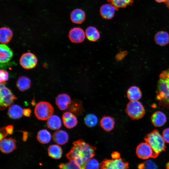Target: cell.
Masks as SVG:
<instances>
[{
  "mask_svg": "<svg viewBox=\"0 0 169 169\" xmlns=\"http://www.w3.org/2000/svg\"><path fill=\"white\" fill-rule=\"evenodd\" d=\"M162 136L165 141L169 143V128H166L163 131Z\"/></svg>",
  "mask_w": 169,
  "mask_h": 169,
  "instance_id": "obj_36",
  "label": "cell"
},
{
  "mask_svg": "<svg viewBox=\"0 0 169 169\" xmlns=\"http://www.w3.org/2000/svg\"><path fill=\"white\" fill-rule=\"evenodd\" d=\"M71 103L70 96L66 94L59 95L55 99V103L59 109L61 110L66 109Z\"/></svg>",
  "mask_w": 169,
  "mask_h": 169,
  "instance_id": "obj_14",
  "label": "cell"
},
{
  "mask_svg": "<svg viewBox=\"0 0 169 169\" xmlns=\"http://www.w3.org/2000/svg\"><path fill=\"white\" fill-rule=\"evenodd\" d=\"M84 122L87 126L92 127L97 125L98 123V119L95 115L90 114L85 116L84 118Z\"/></svg>",
  "mask_w": 169,
  "mask_h": 169,
  "instance_id": "obj_31",
  "label": "cell"
},
{
  "mask_svg": "<svg viewBox=\"0 0 169 169\" xmlns=\"http://www.w3.org/2000/svg\"><path fill=\"white\" fill-rule=\"evenodd\" d=\"M13 35L12 31L9 28L3 27L0 29V42L1 44H6L9 43Z\"/></svg>",
  "mask_w": 169,
  "mask_h": 169,
  "instance_id": "obj_21",
  "label": "cell"
},
{
  "mask_svg": "<svg viewBox=\"0 0 169 169\" xmlns=\"http://www.w3.org/2000/svg\"><path fill=\"white\" fill-rule=\"evenodd\" d=\"M38 59L36 56L31 52L23 53L21 56L19 63L24 69H30L34 68L37 65Z\"/></svg>",
  "mask_w": 169,
  "mask_h": 169,
  "instance_id": "obj_8",
  "label": "cell"
},
{
  "mask_svg": "<svg viewBox=\"0 0 169 169\" xmlns=\"http://www.w3.org/2000/svg\"><path fill=\"white\" fill-rule=\"evenodd\" d=\"M156 99L160 107L169 109V68L159 75L156 87Z\"/></svg>",
  "mask_w": 169,
  "mask_h": 169,
  "instance_id": "obj_2",
  "label": "cell"
},
{
  "mask_svg": "<svg viewBox=\"0 0 169 169\" xmlns=\"http://www.w3.org/2000/svg\"><path fill=\"white\" fill-rule=\"evenodd\" d=\"M156 2L159 3L165 2L166 0H155Z\"/></svg>",
  "mask_w": 169,
  "mask_h": 169,
  "instance_id": "obj_44",
  "label": "cell"
},
{
  "mask_svg": "<svg viewBox=\"0 0 169 169\" xmlns=\"http://www.w3.org/2000/svg\"><path fill=\"white\" fill-rule=\"evenodd\" d=\"M51 136L50 133L46 129L39 131L37 135V139L39 142L43 144L49 143L51 141Z\"/></svg>",
  "mask_w": 169,
  "mask_h": 169,
  "instance_id": "obj_28",
  "label": "cell"
},
{
  "mask_svg": "<svg viewBox=\"0 0 169 169\" xmlns=\"http://www.w3.org/2000/svg\"><path fill=\"white\" fill-rule=\"evenodd\" d=\"M125 112L133 120L141 119L145 114V110L143 106L138 101L129 102L126 105Z\"/></svg>",
  "mask_w": 169,
  "mask_h": 169,
  "instance_id": "obj_5",
  "label": "cell"
},
{
  "mask_svg": "<svg viewBox=\"0 0 169 169\" xmlns=\"http://www.w3.org/2000/svg\"></svg>",
  "mask_w": 169,
  "mask_h": 169,
  "instance_id": "obj_45",
  "label": "cell"
},
{
  "mask_svg": "<svg viewBox=\"0 0 169 169\" xmlns=\"http://www.w3.org/2000/svg\"><path fill=\"white\" fill-rule=\"evenodd\" d=\"M152 123L155 127H160L166 122V117L162 112L157 111L154 112L151 117Z\"/></svg>",
  "mask_w": 169,
  "mask_h": 169,
  "instance_id": "obj_16",
  "label": "cell"
},
{
  "mask_svg": "<svg viewBox=\"0 0 169 169\" xmlns=\"http://www.w3.org/2000/svg\"><path fill=\"white\" fill-rule=\"evenodd\" d=\"M137 156L140 158L147 159L151 157L155 158L153 151L151 146L146 142L140 143L136 150Z\"/></svg>",
  "mask_w": 169,
  "mask_h": 169,
  "instance_id": "obj_9",
  "label": "cell"
},
{
  "mask_svg": "<svg viewBox=\"0 0 169 169\" xmlns=\"http://www.w3.org/2000/svg\"><path fill=\"white\" fill-rule=\"evenodd\" d=\"M154 39L157 45L165 46L169 43V34L165 31H159L155 34Z\"/></svg>",
  "mask_w": 169,
  "mask_h": 169,
  "instance_id": "obj_20",
  "label": "cell"
},
{
  "mask_svg": "<svg viewBox=\"0 0 169 169\" xmlns=\"http://www.w3.org/2000/svg\"><path fill=\"white\" fill-rule=\"evenodd\" d=\"M54 112L52 105L49 102L41 101L37 103L35 106L34 113L36 117L43 120H48Z\"/></svg>",
  "mask_w": 169,
  "mask_h": 169,
  "instance_id": "obj_4",
  "label": "cell"
},
{
  "mask_svg": "<svg viewBox=\"0 0 169 169\" xmlns=\"http://www.w3.org/2000/svg\"><path fill=\"white\" fill-rule=\"evenodd\" d=\"M140 169H157L155 164L151 160L146 161L139 166Z\"/></svg>",
  "mask_w": 169,
  "mask_h": 169,
  "instance_id": "obj_34",
  "label": "cell"
},
{
  "mask_svg": "<svg viewBox=\"0 0 169 169\" xmlns=\"http://www.w3.org/2000/svg\"><path fill=\"white\" fill-rule=\"evenodd\" d=\"M86 17L84 12L80 8H76L73 10L70 14V19L73 23L80 24L83 23Z\"/></svg>",
  "mask_w": 169,
  "mask_h": 169,
  "instance_id": "obj_17",
  "label": "cell"
},
{
  "mask_svg": "<svg viewBox=\"0 0 169 169\" xmlns=\"http://www.w3.org/2000/svg\"><path fill=\"white\" fill-rule=\"evenodd\" d=\"M59 169H82L74 161L70 160L66 163H62L59 165Z\"/></svg>",
  "mask_w": 169,
  "mask_h": 169,
  "instance_id": "obj_32",
  "label": "cell"
},
{
  "mask_svg": "<svg viewBox=\"0 0 169 169\" xmlns=\"http://www.w3.org/2000/svg\"><path fill=\"white\" fill-rule=\"evenodd\" d=\"M6 130L8 134H12L13 132V127L12 125H8L5 127Z\"/></svg>",
  "mask_w": 169,
  "mask_h": 169,
  "instance_id": "obj_39",
  "label": "cell"
},
{
  "mask_svg": "<svg viewBox=\"0 0 169 169\" xmlns=\"http://www.w3.org/2000/svg\"><path fill=\"white\" fill-rule=\"evenodd\" d=\"M73 144L71 150L66 155L67 158L69 161H74L82 169H85L87 161L95 156L96 148L81 139L74 142Z\"/></svg>",
  "mask_w": 169,
  "mask_h": 169,
  "instance_id": "obj_1",
  "label": "cell"
},
{
  "mask_svg": "<svg viewBox=\"0 0 169 169\" xmlns=\"http://www.w3.org/2000/svg\"><path fill=\"white\" fill-rule=\"evenodd\" d=\"M127 96L130 101H138L142 97V92L139 87L133 86L130 87L128 90Z\"/></svg>",
  "mask_w": 169,
  "mask_h": 169,
  "instance_id": "obj_19",
  "label": "cell"
},
{
  "mask_svg": "<svg viewBox=\"0 0 169 169\" xmlns=\"http://www.w3.org/2000/svg\"><path fill=\"white\" fill-rule=\"evenodd\" d=\"M31 84V81L30 79L26 76H22L18 79L16 85L20 91H24L30 88Z\"/></svg>",
  "mask_w": 169,
  "mask_h": 169,
  "instance_id": "obj_25",
  "label": "cell"
},
{
  "mask_svg": "<svg viewBox=\"0 0 169 169\" xmlns=\"http://www.w3.org/2000/svg\"><path fill=\"white\" fill-rule=\"evenodd\" d=\"M23 115L27 117H29L31 113V110L29 109H23Z\"/></svg>",
  "mask_w": 169,
  "mask_h": 169,
  "instance_id": "obj_40",
  "label": "cell"
},
{
  "mask_svg": "<svg viewBox=\"0 0 169 169\" xmlns=\"http://www.w3.org/2000/svg\"><path fill=\"white\" fill-rule=\"evenodd\" d=\"M116 8L110 3L105 4L101 6L100 12L101 17L106 19H112L114 16Z\"/></svg>",
  "mask_w": 169,
  "mask_h": 169,
  "instance_id": "obj_13",
  "label": "cell"
},
{
  "mask_svg": "<svg viewBox=\"0 0 169 169\" xmlns=\"http://www.w3.org/2000/svg\"><path fill=\"white\" fill-rule=\"evenodd\" d=\"M0 84H5L6 82L8 80L9 75L8 72L6 70L1 69L0 70Z\"/></svg>",
  "mask_w": 169,
  "mask_h": 169,
  "instance_id": "obj_35",
  "label": "cell"
},
{
  "mask_svg": "<svg viewBox=\"0 0 169 169\" xmlns=\"http://www.w3.org/2000/svg\"><path fill=\"white\" fill-rule=\"evenodd\" d=\"M69 38L70 41L74 43H80L84 40L86 37L85 32L79 27H74L69 31Z\"/></svg>",
  "mask_w": 169,
  "mask_h": 169,
  "instance_id": "obj_10",
  "label": "cell"
},
{
  "mask_svg": "<svg viewBox=\"0 0 169 169\" xmlns=\"http://www.w3.org/2000/svg\"><path fill=\"white\" fill-rule=\"evenodd\" d=\"M101 169H128L129 164L120 157L112 159H105L100 164Z\"/></svg>",
  "mask_w": 169,
  "mask_h": 169,
  "instance_id": "obj_7",
  "label": "cell"
},
{
  "mask_svg": "<svg viewBox=\"0 0 169 169\" xmlns=\"http://www.w3.org/2000/svg\"><path fill=\"white\" fill-rule=\"evenodd\" d=\"M144 140L152 149L155 158L166 148L165 141L159 131L154 129L146 136Z\"/></svg>",
  "mask_w": 169,
  "mask_h": 169,
  "instance_id": "obj_3",
  "label": "cell"
},
{
  "mask_svg": "<svg viewBox=\"0 0 169 169\" xmlns=\"http://www.w3.org/2000/svg\"><path fill=\"white\" fill-rule=\"evenodd\" d=\"M111 155L112 159L117 158L120 157V153L116 151L113 152Z\"/></svg>",
  "mask_w": 169,
  "mask_h": 169,
  "instance_id": "obj_41",
  "label": "cell"
},
{
  "mask_svg": "<svg viewBox=\"0 0 169 169\" xmlns=\"http://www.w3.org/2000/svg\"><path fill=\"white\" fill-rule=\"evenodd\" d=\"M101 128L105 131L109 132L114 128L115 121L112 117L108 116H104L100 121Z\"/></svg>",
  "mask_w": 169,
  "mask_h": 169,
  "instance_id": "obj_22",
  "label": "cell"
},
{
  "mask_svg": "<svg viewBox=\"0 0 169 169\" xmlns=\"http://www.w3.org/2000/svg\"><path fill=\"white\" fill-rule=\"evenodd\" d=\"M23 140L24 141H26L28 137V133L27 132L23 131Z\"/></svg>",
  "mask_w": 169,
  "mask_h": 169,
  "instance_id": "obj_42",
  "label": "cell"
},
{
  "mask_svg": "<svg viewBox=\"0 0 169 169\" xmlns=\"http://www.w3.org/2000/svg\"><path fill=\"white\" fill-rule=\"evenodd\" d=\"M99 162L96 160L91 158L87 162L85 169H99Z\"/></svg>",
  "mask_w": 169,
  "mask_h": 169,
  "instance_id": "obj_33",
  "label": "cell"
},
{
  "mask_svg": "<svg viewBox=\"0 0 169 169\" xmlns=\"http://www.w3.org/2000/svg\"><path fill=\"white\" fill-rule=\"evenodd\" d=\"M85 36L90 41L95 42L100 38V34L98 30L95 27L90 26L87 27L85 31Z\"/></svg>",
  "mask_w": 169,
  "mask_h": 169,
  "instance_id": "obj_23",
  "label": "cell"
},
{
  "mask_svg": "<svg viewBox=\"0 0 169 169\" xmlns=\"http://www.w3.org/2000/svg\"><path fill=\"white\" fill-rule=\"evenodd\" d=\"M125 51H122L117 54L116 56V59L117 61H120L123 59L126 55Z\"/></svg>",
  "mask_w": 169,
  "mask_h": 169,
  "instance_id": "obj_38",
  "label": "cell"
},
{
  "mask_svg": "<svg viewBox=\"0 0 169 169\" xmlns=\"http://www.w3.org/2000/svg\"><path fill=\"white\" fill-rule=\"evenodd\" d=\"M16 141L12 138H4L0 141V149L4 153L8 154L16 148Z\"/></svg>",
  "mask_w": 169,
  "mask_h": 169,
  "instance_id": "obj_11",
  "label": "cell"
},
{
  "mask_svg": "<svg viewBox=\"0 0 169 169\" xmlns=\"http://www.w3.org/2000/svg\"><path fill=\"white\" fill-rule=\"evenodd\" d=\"M62 118L64 125L68 129L74 127L78 122L76 116L70 111L64 113L62 115Z\"/></svg>",
  "mask_w": 169,
  "mask_h": 169,
  "instance_id": "obj_15",
  "label": "cell"
},
{
  "mask_svg": "<svg viewBox=\"0 0 169 169\" xmlns=\"http://www.w3.org/2000/svg\"><path fill=\"white\" fill-rule=\"evenodd\" d=\"M13 53L11 49L6 44L0 45V62L1 64L8 63L12 59Z\"/></svg>",
  "mask_w": 169,
  "mask_h": 169,
  "instance_id": "obj_12",
  "label": "cell"
},
{
  "mask_svg": "<svg viewBox=\"0 0 169 169\" xmlns=\"http://www.w3.org/2000/svg\"><path fill=\"white\" fill-rule=\"evenodd\" d=\"M8 135L6 130L5 127H2L0 129V141L4 139Z\"/></svg>",
  "mask_w": 169,
  "mask_h": 169,
  "instance_id": "obj_37",
  "label": "cell"
},
{
  "mask_svg": "<svg viewBox=\"0 0 169 169\" xmlns=\"http://www.w3.org/2000/svg\"><path fill=\"white\" fill-rule=\"evenodd\" d=\"M53 138L54 142L57 144L64 145L68 142L69 137L66 131L63 130H59L54 133Z\"/></svg>",
  "mask_w": 169,
  "mask_h": 169,
  "instance_id": "obj_18",
  "label": "cell"
},
{
  "mask_svg": "<svg viewBox=\"0 0 169 169\" xmlns=\"http://www.w3.org/2000/svg\"><path fill=\"white\" fill-rule=\"evenodd\" d=\"M68 108L69 111L74 114L79 115L82 113L83 107L80 101L75 100L71 102Z\"/></svg>",
  "mask_w": 169,
  "mask_h": 169,
  "instance_id": "obj_30",
  "label": "cell"
},
{
  "mask_svg": "<svg viewBox=\"0 0 169 169\" xmlns=\"http://www.w3.org/2000/svg\"><path fill=\"white\" fill-rule=\"evenodd\" d=\"M23 109L19 105H12L9 108L8 115L12 119H18L20 118L23 115Z\"/></svg>",
  "mask_w": 169,
  "mask_h": 169,
  "instance_id": "obj_24",
  "label": "cell"
},
{
  "mask_svg": "<svg viewBox=\"0 0 169 169\" xmlns=\"http://www.w3.org/2000/svg\"><path fill=\"white\" fill-rule=\"evenodd\" d=\"M17 97L5 84H0V105L1 110H5L12 105Z\"/></svg>",
  "mask_w": 169,
  "mask_h": 169,
  "instance_id": "obj_6",
  "label": "cell"
},
{
  "mask_svg": "<svg viewBox=\"0 0 169 169\" xmlns=\"http://www.w3.org/2000/svg\"><path fill=\"white\" fill-rule=\"evenodd\" d=\"M46 124L47 127L52 130H57L61 125V121L60 118L57 115H52L47 120Z\"/></svg>",
  "mask_w": 169,
  "mask_h": 169,
  "instance_id": "obj_26",
  "label": "cell"
},
{
  "mask_svg": "<svg viewBox=\"0 0 169 169\" xmlns=\"http://www.w3.org/2000/svg\"><path fill=\"white\" fill-rule=\"evenodd\" d=\"M48 152L49 156L56 159H60L62 154V149L58 145L54 144L48 147Z\"/></svg>",
  "mask_w": 169,
  "mask_h": 169,
  "instance_id": "obj_27",
  "label": "cell"
},
{
  "mask_svg": "<svg viewBox=\"0 0 169 169\" xmlns=\"http://www.w3.org/2000/svg\"><path fill=\"white\" fill-rule=\"evenodd\" d=\"M107 1L116 9L117 10L119 8H125L128 6L131 5L134 0H107Z\"/></svg>",
  "mask_w": 169,
  "mask_h": 169,
  "instance_id": "obj_29",
  "label": "cell"
},
{
  "mask_svg": "<svg viewBox=\"0 0 169 169\" xmlns=\"http://www.w3.org/2000/svg\"><path fill=\"white\" fill-rule=\"evenodd\" d=\"M167 7L169 8V0H166L165 2Z\"/></svg>",
  "mask_w": 169,
  "mask_h": 169,
  "instance_id": "obj_43",
  "label": "cell"
}]
</instances>
